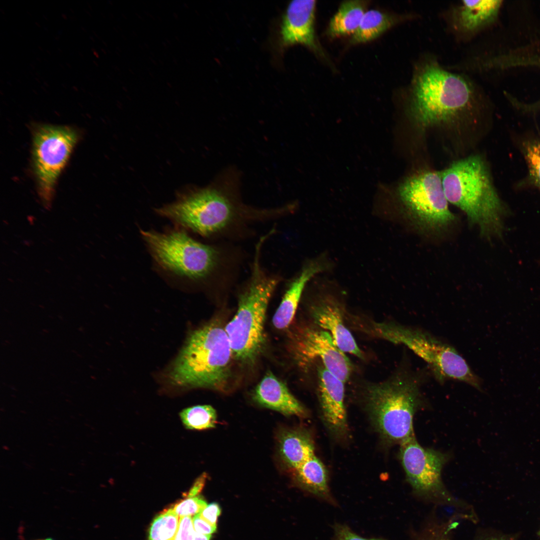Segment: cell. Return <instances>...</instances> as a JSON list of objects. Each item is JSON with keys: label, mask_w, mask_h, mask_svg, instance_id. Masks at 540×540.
Here are the masks:
<instances>
[{"label": "cell", "mask_w": 540, "mask_h": 540, "mask_svg": "<svg viewBox=\"0 0 540 540\" xmlns=\"http://www.w3.org/2000/svg\"><path fill=\"white\" fill-rule=\"evenodd\" d=\"M241 176L227 168L209 186L197 188L156 210L177 225L208 238H237L250 234V226L286 214L284 206L260 208L243 202Z\"/></svg>", "instance_id": "6da1fadb"}, {"label": "cell", "mask_w": 540, "mask_h": 540, "mask_svg": "<svg viewBox=\"0 0 540 540\" xmlns=\"http://www.w3.org/2000/svg\"><path fill=\"white\" fill-rule=\"evenodd\" d=\"M141 234L156 266L168 275L204 288L233 284L241 262L236 248L202 243L180 230Z\"/></svg>", "instance_id": "7a4b0ae2"}, {"label": "cell", "mask_w": 540, "mask_h": 540, "mask_svg": "<svg viewBox=\"0 0 540 540\" xmlns=\"http://www.w3.org/2000/svg\"><path fill=\"white\" fill-rule=\"evenodd\" d=\"M408 92L406 113L422 130L472 116L479 101L470 80L446 70L431 58L416 64Z\"/></svg>", "instance_id": "3957f363"}, {"label": "cell", "mask_w": 540, "mask_h": 540, "mask_svg": "<svg viewBox=\"0 0 540 540\" xmlns=\"http://www.w3.org/2000/svg\"><path fill=\"white\" fill-rule=\"evenodd\" d=\"M440 174L448 202L463 211L482 236L502 238L508 210L483 158L472 155L456 160Z\"/></svg>", "instance_id": "277c9868"}, {"label": "cell", "mask_w": 540, "mask_h": 540, "mask_svg": "<svg viewBox=\"0 0 540 540\" xmlns=\"http://www.w3.org/2000/svg\"><path fill=\"white\" fill-rule=\"evenodd\" d=\"M267 238L262 236L256 244L250 274L238 292L236 312L224 327L234 358L243 364L254 362L264 348L267 308L282 280L262 264V249Z\"/></svg>", "instance_id": "5b68a950"}, {"label": "cell", "mask_w": 540, "mask_h": 540, "mask_svg": "<svg viewBox=\"0 0 540 540\" xmlns=\"http://www.w3.org/2000/svg\"><path fill=\"white\" fill-rule=\"evenodd\" d=\"M232 358L224 328L218 321H211L190 334L169 377L180 386L224 390L231 377Z\"/></svg>", "instance_id": "8992f818"}, {"label": "cell", "mask_w": 540, "mask_h": 540, "mask_svg": "<svg viewBox=\"0 0 540 540\" xmlns=\"http://www.w3.org/2000/svg\"><path fill=\"white\" fill-rule=\"evenodd\" d=\"M422 382L420 374L404 371L367 387L365 400L370 418L388 444H400L414 434V416L425 404Z\"/></svg>", "instance_id": "52a82bcc"}, {"label": "cell", "mask_w": 540, "mask_h": 540, "mask_svg": "<svg viewBox=\"0 0 540 540\" xmlns=\"http://www.w3.org/2000/svg\"><path fill=\"white\" fill-rule=\"evenodd\" d=\"M370 328L374 335L410 349L428 364L440 382L452 379L481 389L478 378L465 360L453 347L430 334L393 322H374Z\"/></svg>", "instance_id": "ba28073f"}, {"label": "cell", "mask_w": 540, "mask_h": 540, "mask_svg": "<svg viewBox=\"0 0 540 540\" xmlns=\"http://www.w3.org/2000/svg\"><path fill=\"white\" fill-rule=\"evenodd\" d=\"M396 188L400 203L420 229L436 231L448 226L456 219L448 208L440 173L432 170L418 172L405 178Z\"/></svg>", "instance_id": "9c48e42d"}, {"label": "cell", "mask_w": 540, "mask_h": 540, "mask_svg": "<svg viewBox=\"0 0 540 540\" xmlns=\"http://www.w3.org/2000/svg\"><path fill=\"white\" fill-rule=\"evenodd\" d=\"M78 140L72 128L42 125L34 134L33 160L38 188L45 200L51 198L56 181Z\"/></svg>", "instance_id": "30bf717a"}, {"label": "cell", "mask_w": 540, "mask_h": 540, "mask_svg": "<svg viewBox=\"0 0 540 540\" xmlns=\"http://www.w3.org/2000/svg\"><path fill=\"white\" fill-rule=\"evenodd\" d=\"M400 457L406 478L414 490L426 496L449 498L442 478L448 454L422 447L414 434L400 444Z\"/></svg>", "instance_id": "8fae6325"}, {"label": "cell", "mask_w": 540, "mask_h": 540, "mask_svg": "<svg viewBox=\"0 0 540 540\" xmlns=\"http://www.w3.org/2000/svg\"><path fill=\"white\" fill-rule=\"evenodd\" d=\"M291 347L292 355L299 364H308L318 358L339 380L344 382L348 380L352 364L327 331L311 327L301 328L292 336Z\"/></svg>", "instance_id": "7c38bea8"}, {"label": "cell", "mask_w": 540, "mask_h": 540, "mask_svg": "<svg viewBox=\"0 0 540 540\" xmlns=\"http://www.w3.org/2000/svg\"><path fill=\"white\" fill-rule=\"evenodd\" d=\"M316 2L314 0H294L288 4L280 25V48L300 44L324 57L315 34Z\"/></svg>", "instance_id": "4fadbf2b"}, {"label": "cell", "mask_w": 540, "mask_h": 540, "mask_svg": "<svg viewBox=\"0 0 540 540\" xmlns=\"http://www.w3.org/2000/svg\"><path fill=\"white\" fill-rule=\"evenodd\" d=\"M318 370L319 400L324 423L333 434L343 436L348 430L344 404V382L323 366Z\"/></svg>", "instance_id": "5bb4252c"}, {"label": "cell", "mask_w": 540, "mask_h": 540, "mask_svg": "<svg viewBox=\"0 0 540 540\" xmlns=\"http://www.w3.org/2000/svg\"><path fill=\"white\" fill-rule=\"evenodd\" d=\"M311 314L314 322L330 334L339 349L363 358L362 351L344 324L342 311L336 300L329 296L320 299L312 306Z\"/></svg>", "instance_id": "9a60e30c"}, {"label": "cell", "mask_w": 540, "mask_h": 540, "mask_svg": "<svg viewBox=\"0 0 540 540\" xmlns=\"http://www.w3.org/2000/svg\"><path fill=\"white\" fill-rule=\"evenodd\" d=\"M252 398L260 406L285 416H304L306 414L286 385L270 372H266L256 386Z\"/></svg>", "instance_id": "2e32d148"}, {"label": "cell", "mask_w": 540, "mask_h": 540, "mask_svg": "<svg viewBox=\"0 0 540 540\" xmlns=\"http://www.w3.org/2000/svg\"><path fill=\"white\" fill-rule=\"evenodd\" d=\"M326 268V266L324 262L311 260L304 264L300 272L288 284L282 301L272 318L276 328L282 330L289 326L306 284L312 277Z\"/></svg>", "instance_id": "e0dca14e"}, {"label": "cell", "mask_w": 540, "mask_h": 540, "mask_svg": "<svg viewBox=\"0 0 540 540\" xmlns=\"http://www.w3.org/2000/svg\"><path fill=\"white\" fill-rule=\"evenodd\" d=\"M499 0H462L452 10V26L466 36L476 34L496 17Z\"/></svg>", "instance_id": "ac0fdd59"}, {"label": "cell", "mask_w": 540, "mask_h": 540, "mask_svg": "<svg viewBox=\"0 0 540 540\" xmlns=\"http://www.w3.org/2000/svg\"><path fill=\"white\" fill-rule=\"evenodd\" d=\"M278 442L281 459L294 470L314 456L313 440L303 430L284 429L279 433Z\"/></svg>", "instance_id": "d6986e66"}, {"label": "cell", "mask_w": 540, "mask_h": 540, "mask_svg": "<svg viewBox=\"0 0 540 540\" xmlns=\"http://www.w3.org/2000/svg\"><path fill=\"white\" fill-rule=\"evenodd\" d=\"M412 14H397L377 10H366L350 42L356 44L372 41L390 28L412 17Z\"/></svg>", "instance_id": "ffe728a7"}, {"label": "cell", "mask_w": 540, "mask_h": 540, "mask_svg": "<svg viewBox=\"0 0 540 540\" xmlns=\"http://www.w3.org/2000/svg\"><path fill=\"white\" fill-rule=\"evenodd\" d=\"M368 4V0L343 2L330 19L326 33L331 38L353 34L358 28Z\"/></svg>", "instance_id": "44dd1931"}, {"label": "cell", "mask_w": 540, "mask_h": 540, "mask_svg": "<svg viewBox=\"0 0 540 540\" xmlns=\"http://www.w3.org/2000/svg\"><path fill=\"white\" fill-rule=\"evenodd\" d=\"M296 480L305 490L316 496L332 501L328 486L326 469L314 455L294 470Z\"/></svg>", "instance_id": "7402d4cb"}, {"label": "cell", "mask_w": 540, "mask_h": 540, "mask_svg": "<svg viewBox=\"0 0 540 540\" xmlns=\"http://www.w3.org/2000/svg\"><path fill=\"white\" fill-rule=\"evenodd\" d=\"M186 428L202 430L214 428L216 422L215 410L210 405H198L184 409L180 414Z\"/></svg>", "instance_id": "603a6c76"}, {"label": "cell", "mask_w": 540, "mask_h": 540, "mask_svg": "<svg viewBox=\"0 0 540 540\" xmlns=\"http://www.w3.org/2000/svg\"><path fill=\"white\" fill-rule=\"evenodd\" d=\"M179 516L170 508L157 516L148 531V540H172L179 525Z\"/></svg>", "instance_id": "cb8c5ba5"}, {"label": "cell", "mask_w": 540, "mask_h": 540, "mask_svg": "<svg viewBox=\"0 0 540 540\" xmlns=\"http://www.w3.org/2000/svg\"><path fill=\"white\" fill-rule=\"evenodd\" d=\"M522 148L528 165L529 180L540 190V140H525Z\"/></svg>", "instance_id": "d4e9b609"}, {"label": "cell", "mask_w": 540, "mask_h": 540, "mask_svg": "<svg viewBox=\"0 0 540 540\" xmlns=\"http://www.w3.org/2000/svg\"><path fill=\"white\" fill-rule=\"evenodd\" d=\"M206 502L200 496L186 497L171 508L179 516H188L200 514L206 507Z\"/></svg>", "instance_id": "484cf974"}, {"label": "cell", "mask_w": 540, "mask_h": 540, "mask_svg": "<svg viewBox=\"0 0 540 540\" xmlns=\"http://www.w3.org/2000/svg\"><path fill=\"white\" fill-rule=\"evenodd\" d=\"M194 531L191 517H180L178 531L172 540H193Z\"/></svg>", "instance_id": "4316f807"}, {"label": "cell", "mask_w": 540, "mask_h": 540, "mask_svg": "<svg viewBox=\"0 0 540 540\" xmlns=\"http://www.w3.org/2000/svg\"><path fill=\"white\" fill-rule=\"evenodd\" d=\"M334 540H384L380 538H366L360 536L348 526L336 524L334 527Z\"/></svg>", "instance_id": "83f0119b"}, {"label": "cell", "mask_w": 540, "mask_h": 540, "mask_svg": "<svg viewBox=\"0 0 540 540\" xmlns=\"http://www.w3.org/2000/svg\"><path fill=\"white\" fill-rule=\"evenodd\" d=\"M194 530L198 533L212 534L216 529V526H213L202 518L200 513L194 516L192 518Z\"/></svg>", "instance_id": "f1b7e54d"}, {"label": "cell", "mask_w": 540, "mask_h": 540, "mask_svg": "<svg viewBox=\"0 0 540 540\" xmlns=\"http://www.w3.org/2000/svg\"><path fill=\"white\" fill-rule=\"evenodd\" d=\"M220 513L221 509L218 504L213 502L208 505L200 515L207 522L216 526L218 518Z\"/></svg>", "instance_id": "f546056e"}, {"label": "cell", "mask_w": 540, "mask_h": 540, "mask_svg": "<svg viewBox=\"0 0 540 540\" xmlns=\"http://www.w3.org/2000/svg\"><path fill=\"white\" fill-rule=\"evenodd\" d=\"M206 478V475L205 473H204L199 476L188 491V492L186 496V497H194L197 496L204 486Z\"/></svg>", "instance_id": "4dcf8cb0"}, {"label": "cell", "mask_w": 540, "mask_h": 540, "mask_svg": "<svg viewBox=\"0 0 540 540\" xmlns=\"http://www.w3.org/2000/svg\"><path fill=\"white\" fill-rule=\"evenodd\" d=\"M211 538L212 534H202L194 531L193 540H210Z\"/></svg>", "instance_id": "1f68e13d"}, {"label": "cell", "mask_w": 540, "mask_h": 540, "mask_svg": "<svg viewBox=\"0 0 540 540\" xmlns=\"http://www.w3.org/2000/svg\"><path fill=\"white\" fill-rule=\"evenodd\" d=\"M507 540L502 539V538H492V539H491V540Z\"/></svg>", "instance_id": "d6a6232c"}, {"label": "cell", "mask_w": 540, "mask_h": 540, "mask_svg": "<svg viewBox=\"0 0 540 540\" xmlns=\"http://www.w3.org/2000/svg\"><path fill=\"white\" fill-rule=\"evenodd\" d=\"M52 540V538H46V539H44V540Z\"/></svg>", "instance_id": "836d02e7"}, {"label": "cell", "mask_w": 540, "mask_h": 540, "mask_svg": "<svg viewBox=\"0 0 540 540\" xmlns=\"http://www.w3.org/2000/svg\"><path fill=\"white\" fill-rule=\"evenodd\" d=\"M436 540H444V539H442V538H438V539H436Z\"/></svg>", "instance_id": "e575fe53"}, {"label": "cell", "mask_w": 540, "mask_h": 540, "mask_svg": "<svg viewBox=\"0 0 540 540\" xmlns=\"http://www.w3.org/2000/svg\"><path fill=\"white\" fill-rule=\"evenodd\" d=\"M539 535H540V531H539Z\"/></svg>", "instance_id": "d590c367"}]
</instances>
